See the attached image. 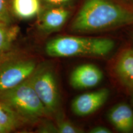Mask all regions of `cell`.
Segmentation results:
<instances>
[{
  "instance_id": "obj_1",
  "label": "cell",
  "mask_w": 133,
  "mask_h": 133,
  "mask_svg": "<svg viewBox=\"0 0 133 133\" xmlns=\"http://www.w3.org/2000/svg\"><path fill=\"white\" fill-rule=\"evenodd\" d=\"M131 23L133 11L114 0H84L70 29L75 33H91Z\"/></svg>"
},
{
  "instance_id": "obj_2",
  "label": "cell",
  "mask_w": 133,
  "mask_h": 133,
  "mask_svg": "<svg viewBox=\"0 0 133 133\" xmlns=\"http://www.w3.org/2000/svg\"><path fill=\"white\" fill-rule=\"evenodd\" d=\"M115 45V41L109 38L65 35L48 41L45 51L48 56L53 57H104L112 52Z\"/></svg>"
},
{
  "instance_id": "obj_3",
  "label": "cell",
  "mask_w": 133,
  "mask_h": 133,
  "mask_svg": "<svg viewBox=\"0 0 133 133\" xmlns=\"http://www.w3.org/2000/svg\"><path fill=\"white\" fill-rule=\"evenodd\" d=\"M0 101L9 106L21 118L35 120L48 114L29 78L15 87L0 92Z\"/></svg>"
},
{
  "instance_id": "obj_4",
  "label": "cell",
  "mask_w": 133,
  "mask_h": 133,
  "mask_svg": "<svg viewBox=\"0 0 133 133\" xmlns=\"http://www.w3.org/2000/svg\"><path fill=\"white\" fill-rule=\"evenodd\" d=\"M29 79L48 114L56 112L59 106L60 95L56 75L51 66L36 67Z\"/></svg>"
},
{
  "instance_id": "obj_5",
  "label": "cell",
  "mask_w": 133,
  "mask_h": 133,
  "mask_svg": "<svg viewBox=\"0 0 133 133\" xmlns=\"http://www.w3.org/2000/svg\"><path fill=\"white\" fill-rule=\"evenodd\" d=\"M31 59L8 56L0 58V92L11 89L26 80L36 69Z\"/></svg>"
},
{
  "instance_id": "obj_6",
  "label": "cell",
  "mask_w": 133,
  "mask_h": 133,
  "mask_svg": "<svg viewBox=\"0 0 133 133\" xmlns=\"http://www.w3.org/2000/svg\"><path fill=\"white\" fill-rule=\"evenodd\" d=\"M110 91L106 88L78 96L72 101V112L78 116H86L94 113L106 102Z\"/></svg>"
},
{
  "instance_id": "obj_7",
  "label": "cell",
  "mask_w": 133,
  "mask_h": 133,
  "mask_svg": "<svg viewBox=\"0 0 133 133\" xmlns=\"http://www.w3.org/2000/svg\"><path fill=\"white\" fill-rule=\"evenodd\" d=\"M103 78V73L97 66L84 64L75 68L70 75V84L75 89H84L99 84Z\"/></svg>"
},
{
  "instance_id": "obj_8",
  "label": "cell",
  "mask_w": 133,
  "mask_h": 133,
  "mask_svg": "<svg viewBox=\"0 0 133 133\" xmlns=\"http://www.w3.org/2000/svg\"><path fill=\"white\" fill-rule=\"evenodd\" d=\"M70 14L66 6H50L38 14V28L44 33L59 30L69 19Z\"/></svg>"
},
{
  "instance_id": "obj_9",
  "label": "cell",
  "mask_w": 133,
  "mask_h": 133,
  "mask_svg": "<svg viewBox=\"0 0 133 133\" xmlns=\"http://www.w3.org/2000/svg\"><path fill=\"white\" fill-rule=\"evenodd\" d=\"M108 118L119 132L133 131V110L128 104L120 103L114 105L109 110Z\"/></svg>"
},
{
  "instance_id": "obj_10",
  "label": "cell",
  "mask_w": 133,
  "mask_h": 133,
  "mask_svg": "<svg viewBox=\"0 0 133 133\" xmlns=\"http://www.w3.org/2000/svg\"><path fill=\"white\" fill-rule=\"evenodd\" d=\"M115 73L123 85L133 89V48L125 50L119 56Z\"/></svg>"
},
{
  "instance_id": "obj_11",
  "label": "cell",
  "mask_w": 133,
  "mask_h": 133,
  "mask_svg": "<svg viewBox=\"0 0 133 133\" xmlns=\"http://www.w3.org/2000/svg\"><path fill=\"white\" fill-rule=\"evenodd\" d=\"M12 10L21 19H30L41 11V0H12Z\"/></svg>"
},
{
  "instance_id": "obj_12",
  "label": "cell",
  "mask_w": 133,
  "mask_h": 133,
  "mask_svg": "<svg viewBox=\"0 0 133 133\" xmlns=\"http://www.w3.org/2000/svg\"><path fill=\"white\" fill-rule=\"evenodd\" d=\"M21 118L9 106L0 101V124L9 129L14 130L19 126Z\"/></svg>"
},
{
  "instance_id": "obj_13",
  "label": "cell",
  "mask_w": 133,
  "mask_h": 133,
  "mask_svg": "<svg viewBox=\"0 0 133 133\" xmlns=\"http://www.w3.org/2000/svg\"><path fill=\"white\" fill-rule=\"evenodd\" d=\"M19 32L18 26H9L3 23L0 24V54L9 49Z\"/></svg>"
},
{
  "instance_id": "obj_14",
  "label": "cell",
  "mask_w": 133,
  "mask_h": 133,
  "mask_svg": "<svg viewBox=\"0 0 133 133\" xmlns=\"http://www.w3.org/2000/svg\"><path fill=\"white\" fill-rule=\"evenodd\" d=\"M57 132L59 133H79L82 132V130L65 119L59 118L56 126Z\"/></svg>"
},
{
  "instance_id": "obj_15",
  "label": "cell",
  "mask_w": 133,
  "mask_h": 133,
  "mask_svg": "<svg viewBox=\"0 0 133 133\" xmlns=\"http://www.w3.org/2000/svg\"><path fill=\"white\" fill-rule=\"evenodd\" d=\"M0 22L6 25H9L11 22V16L6 0H0Z\"/></svg>"
},
{
  "instance_id": "obj_16",
  "label": "cell",
  "mask_w": 133,
  "mask_h": 133,
  "mask_svg": "<svg viewBox=\"0 0 133 133\" xmlns=\"http://www.w3.org/2000/svg\"><path fill=\"white\" fill-rule=\"evenodd\" d=\"M74 0H41L50 6H66Z\"/></svg>"
},
{
  "instance_id": "obj_17",
  "label": "cell",
  "mask_w": 133,
  "mask_h": 133,
  "mask_svg": "<svg viewBox=\"0 0 133 133\" xmlns=\"http://www.w3.org/2000/svg\"><path fill=\"white\" fill-rule=\"evenodd\" d=\"M91 133H110L112 131L110 129L107 128L105 126H97L93 128L90 131Z\"/></svg>"
},
{
  "instance_id": "obj_18",
  "label": "cell",
  "mask_w": 133,
  "mask_h": 133,
  "mask_svg": "<svg viewBox=\"0 0 133 133\" xmlns=\"http://www.w3.org/2000/svg\"><path fill=\"white\" fill-rule=\"evenodd\" d=\"M11 132L9 129H8L6 128H4V126L0 124V133H6V132Z\"/></svg>"
},
{
  "instance_id": "obj_19",
  "label": "cell",
  "mask_w": 133,
  "mask_h": 133,
  "mask_svg": "<svg viewBox=\"0 0 133 133\" xmlns=\"http://www.w3.org/2000/svg\"><path fill=\"white\" fill-rule=\"evenodd\" d=\"M128 1H132V2H133V0H128Z\"/></svg>"
},
{
  "instance_id": "obj_20",
  "label": "cell",
  "mask_w": 133,
  "mask_h": 133,
  "mask_svg": "<svg viewBox=\"0 0 133 133\" xmlns=\"http://www.w3.org/2000/svg\"><path fill=\"white\" fill-rule=\"evenodd\" d=\"M3 24V23H2V22H0V24ZM3 24H4V23H3Z\"/></svg>"
},
{
  "instance_id": "obj_21",
  "label": "cell",
  "mask_w": 133,
  "mask_h": 133,
  "mask_svg": "<svg viewBox=\"0 0 133 133\" xmlns=\"http://www.w3.org/2000/svg\"><path fill=\"white\" fill-rule=\"evenodd\" d=\"M132 39H133V34H132Z\"/></svg>"
},
{
  "instance_id": "obj_22",
  "label": "cell",
  "mask_w": 133,
  "mask_h": 133,
  "mask_svg": "<svg viewBox=\"0 0 133 133\" xmlns=\"http://www.w3.org/2000/svg\"><path fill=\"white\" fill-rule=\"evenodd\" d=\"M132 102H133V96H132Z\"/></svg>"
}]
</instances>
